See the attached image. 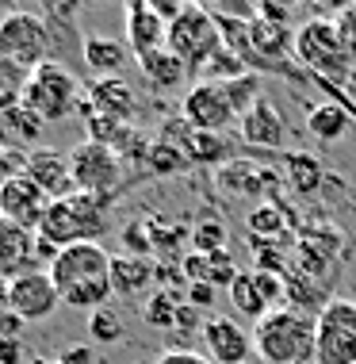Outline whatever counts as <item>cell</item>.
<instances>
[{"label":"cell","mask_w":356,"mask_h":364,"mask_svg":"<svg viewBox=\"0 0 356 364\" xmlns=\"http://www.w3.org/2000/svg\"><path fill=\"white\" fill-rule=\"evenodd\" d=\"M43 131H46V123L38 119L31 107H23V104L0 115V142L12 146V150H23V154L35 150L38 139H43Z\"/></svg>","instance_id":"cell-24"},{"label":"cell","mask_w":356,"mask_h":364,"mask_svg":"<svg viewBox=\"0 0 356 364\" xmlns=\"http://www.w3.org/2000/svg\"><path fill=\"white\" fill-rule=\"evenodd\" d=\"M284 173H288V184H291L299 196H318L322 184H325L322 161H318L314 154H306V150L284 154Z\"/></svg>","instance_id":"cell-26"},{"label":"cell","mask_w":356,"mask_h":364,"mask_svg":"<svg viewBox=\"0 0 356 364\" xmlns=\"http://www.w3.org/2000/svg\"><path fill=\"white\" fill-rule=\"evenodd\" d=\"M341 230L333 223L325 219H314L299 226V234H295V261H299V269L306 280L322 284V288H330L333 280V269H338V253H341Z\"/></svg>","instance_id":"cell-10"},{"label":"cell","mask_w":356,"mask_h":364,"mask_svg":"<svg viewBox=\"0 0 356 364\" xmlns=\"http://www.w3.org/2000/svg\"><path fill=\"white\" fill-rule=\"evenodd\" d=\"M27 364H62V360H50V357H31Z\"/></svg>","instance_id":"cell-48"},{"label":"cell","mask_w":356,"mask_h":364,"mask_svg":"<svg viewBox=\"0 0 356 364\" xmlns=\"http://www.w3.org/2000/svg\"><path fill=\"white\" fill-rule=\"evenodd\" d=\"M0 364H27L23 341H0Z\"/></svg>","instance_id":"cell-46"},{"label":"cell","mask_w":356,"mask_h":364,"mask_svg":"<svg viewBox=\"0 0 356 364\" xmlns=\"http://www.w3.org/2000/svg\"><path fill=\"white\" fill-rule=\"evenodd\" d=\"M138 70H142L146 85H150L153 92H176V88L184 85V77L192 73L180 58L169 50V46H165V50H157V54H150V58H142V62H138Z\"/></svg>","instance_id":"cell-25"},{"label":"cell","mask_w":356,"mask_h":364,"mask_svg":"<svg viewBox=\"0 0 356 364\" xmlns=\"http://www.w3.org/2000/svg\"><path fill=\"white\" fill-rule=\"evenodd\" d=\"M249 73V65L242 62L234 50H215L211 54V62L203 65V81H211V85H226V81H234V77H245Z\"/></svg>","instance_id":"cell-35"},{"label":"cell","mask_w":356,"mask_h":364,"mask_svg":"<svg viewBox=\"0 0 356 364\" xmlns=\"http://www.w3.org/2000/svg\"><path fill=\"white\" fill-rule=\"evenodd\" d=\"M161 142H169L176 146L188 161H195V165H226L234 154V146L222 139V134H211V131H200V127H192L188 119H169L161 127Z\"/></svg>","instance_id":"cell-12"},{"label":"cell","mask_w":356,"mask_h":364,"mask_svg":"<svg viewBox=\"0 0 356 364\" xmlns=\"http://www.w3.org/2000/svg\"><path fill=\"white\" fill-rule=\"evenodd\" d=\"M333 23H338V35H341L345 50H349V54H352V62H356V4H345V8H338Z\"/></svg>","instance_id":"cell-39"},{"label":"cell","mask_w":356,"mask_h":364,"mask_svg":"<svg viewBox=\"0 0 356 364\" xmlns=\"http://www.w3.org/2000/svg\"><path fill=\"white\" fill-rule=\"evenodd\" d=\"M23 173L43 188L50 200H62V196H73V173H69V157L62 150H50V146H35L27 150Z\"/></svg>","instance_id":"cell-19"},{"label":"cell","mask_w":356,"mask_h":364,"mask_svg":"<svg viewBox=\"0 0 356 364\" xmlns=\"http://www.w3.org/2000/svg\"><path fill=\"white\" fill-rule=\"evenodd\" d=\"M184 119L200 131H211V134H222L237 115L230 100H226L222 85H211V81H200L184 92Z\"/></svg>","instance_id":"cell-16"},{"label":"cell","mask_w":356,"mask_h":364,"mask_svg":"<svg viewBox=\"0 0 356 364\" xmlns=\"http://www.w3.org/2000/svg\"><path fill=\"white\" fill-rule=\"evenodd\" d=\"M88 338L100 341V346H115V341L126 338V326H123V314H115L112 307H100L88 314Z\"/></svg>","instance_id":"cell-34"},{"label":"cell","mask_w":356,"mask_h":364,"mask_svg":"<svg viewBox=\"0 0 356 364\" xmlns=\"http://www.w3.org/2000/svg\"><path fill=\"white\" fill-rule=\"evenodd\" d=\"M38 269L35 261V230L0 215V280H16Z\"/></svg>","instance_id":"cell-20"},{"label":"cell","mask_w":356,"mask_h":364,"mask_svg":"<svg viewBox=\"0 0 356 364\" xmlns=\"http://www.w3.org/2000/svg\"><path fill=\"white\" fill-rule=\"evenodd\" d=\"M306 131H311V139L318 142H338L345 131H349V112H345L341 100H325L318 107H311L306 112Z\"/></svg>","instance_id":"cell-27"},{"label":"cell","mask_w":356,"mask_h":364,"mask_svg":"<svg viewBox=\"0 0 356 364\" xmlns=\"http://www.w3.org/2000/svg\"><path fill=\"white\" fill-rule=\"evenodd\" d=\"M203 346H207V360L211 364H249L253 353V333H245L234 318H215L203 322Z\"/></svg>","instance_id":"cell-18"},{"label":"cell","mask_w":356,"mask_h":364,"mask_svg":"<svg viewBox=\"0 0 356 364\" xmlns=\"http://www.w3.org/2000/svg\"><path fill=\"white\" fill-rule=\"evenodd\" d=\"M46 272H50L54 288L62 295V307L92 314L115 295V288H112V253H107L100 242L69 245V250L58 253Z\"/></svg>","instance_id":"cell-1"},{"label":"cell","mask_w":356,"mask_h":364,"mask_svg":"<svg viewBox=\"0 0 356 364\" xmlns=\"http://www.w3.org/2000/svg\"><path fill=\"white\" fill-rule=\"evenodd\" d=\"M150 226V245H153V257L161 264H180L188 253H184V242H192V234L184 226H173V223H161V219H146Z\"/></svg>","instance_id":"cell-28"},{"label":"cell","mask_w":356,"mask_h":364,"mask_svg":"<svg viewBox=\"0 0 356 364\" xmlns=\"http://www.w3.org/2000/svg\"><path fill=\"white\" fill-rule=\"evenodd\" d=\"M62 364H96V353H92V341H77V346L62 349Z\"/></svg>","instance_id":"cell-42"},{"label":"cell","mask_w":356,"mask_h":364,"mask_svg":"<svg viewBox=\"0 0 356 364\" xmlns=\"http://www.w3.org/2000/svg\"><path fill=\"white\" fill-rule=\"evenodd\" d=\"M123 23H126V50L134 54V62H142V58H150V54L169 46V23L150 8V0L126 4Z\"/></svg>","instance_id":"cell-17"},{"label":"cell","mask_w":356,"mask_h":364,"mask_svg":"<svg viewBox=\"0 0 356 364\" xmlns=\"http://www.w3.org/2000/svg\"><path fill=\"white\" fill-rule=\"evenodd\" d=\"M234 280H237V264L230 257V250L207 253V284H211V288H226V291H230Z\"/></svg>","instance_id":"cell-37"},{"label":"cell","mask_w":356,"mask_h":364,"mask_svg":"<svg viewBox=\"0 0 356 364\" xmlns=\"http://www.w3.org/2000/svg\"><path fill=\"white\" fill-rule=\"evenodd\" d=\"M215 291H219V288H211V284H188V288H184V295H188V303H192L195 311L211 307V303H215Z\"/></svg>","instance_id":"cell-43"},{"label":"cell","mask_w":356,"mask_h":364,"mask_svg":"<svg viewBox=\"0 0 356 364\" xmlns=\"http://www.w3.org/2000/svg\"><path fill=\"white\" fill-rule=\"evenodd\" d=\"M314 364H356V299H330L314 314Z\"/></svg>","instance_id":"cell-7"},{"label":"cell","mask_w":356,"mask_h":364,"mask_svg":"<svg viewBox=\"0 0 356 364\" xmlns=\"http://www.w3.org/2000/svg\"><path fill=\"white\" fill-rule=\"evenodd\" d=\"M192 250H195V253L226 250V223H222V219H203V223L192 230Z\"/></svg>","instance_id":"cell-38"},{"label":"cell","mask_w":356,"mask_h":364,"mask_svg":"<svg viewBox=\"0 0 356 364\" xmlns=\"http://www.w3.org/2000/svg\"><path fill=\"white\" fill-rule=\"evenodd\" d=\"M107 230H112V200L73 192V196H62V200H50L43 226L35 234L58 245V250H69V245H81V242H100Z\"/></svg>","instance_id":"cell-2"},{"label":"cell","mask_w":356,"mask_h":364,"mask_svg":"<svg viewBox=\"0 0 356 364\" xmlns=\"http://www.w3.org/2000/svg\"><path fill=\"white\" fill-rule=\"evenodd\" d=\"M237 127H242V142L245 146H253V150H272V154L280 150L284 134H288L280 107H276L272 100H264V96L237 119Z\"/></svg>","instance_id":"cell-21"},{"label":"cell","mask_w":356,"mask_h":364,"mask_svg":"<svg viewBox=\"0 0 356 364\" xmlns=\"http://www.w3.org/2000/svg\"><path fill=\"white\" fill-rule=\"evenodd\" d=\"M23 161H27V154H23V150H12V146L0 142V184L23 173Z\"/></svg>","instance_id":"cell-41"},{"label":"cell","mask_w":356,"mask_h":364,"mask_svg":"<svg viewBox=\"0 0 356 364\" xmlns=\"http://www.w3.org/2000/svg\"><path fill=\"white\" fill-rule=\"evenodd\" d=\"M215 184L230 196H261L264 203H280V176L269 165H257L253 157L237 154L215 169Z\"/></svg>","instance_id":"cell-11"},{"label":"cell","mask_w":356,"mask_h":364,"mask_svg":"<svg viewBox=\"0 0 356 364\" xmlns=\"http://www.w3.org/2000/svg\"><path fill=\"white\" fill-rule=\"evenodd\" d=\"M230 303H234L237 314H245V318H253V322H261L264 314H272V307L264 303V295H261V288H257V280H253V269L237 272V280L230 284Z\"/></svg>","instance_id":"cell-31"},{"label":"cell","mask_w":356,"mask_h":364,"mask_svg":"<svg viewBox=\"0 0 356 364\" xmlns=\"http://www.w3.org/2000/svg\"><path fill=\"white\" fill-rule=\"evenodd\" d=\"M12 311V299H8V280H0V318Z\"/></svg>","instance_id":"cell-47"},{"label":"cell","mask_w":356,"mask_h":364,"mask_svg":"<svg viewBox=\"0 0 356 364\" xmlns=\"http://www.w3.org/2000/svg\"><path fill=\"white\" fill-rule=\"evenodd\" d=\"M253 353L264 364H314V318L295 307H276L253 326Z\"/></svg>","instance_id":"cell-4"},{"label":"cell","mask_w":356,"mask_h":364,"mask_svg":"<svg viewBox=\"0 0 356 364\" xmlns=\"http://www.w3.org/2000/svg\"><path fill=\"white\" fill-rule=\"evenodd\" d=\"M157 284V261L153 257H112V288L115 295H142Z\"/></svg>","instance_id":"cell-23"},{"label":"cell","mask_w":356,"mask_h":364,"mask_svg":"<svg viewBox=\"0 0 356 364\" xmlns=\"http://www.w3.org/2000/svg\"><path fill=\"white\" fill-rule=\"evenodd\" d=\"M8 299H12V311L23 322H43L62 307V295H58L46 269H31L23 277L8 280Z\"/></svg>","instance_id":"cell-13"},{"label":"cell","mask_w":356,"mask_h":364,"mask_svg":"<svg viewBox=\"0 0 356 364\" xmlns=\"http://www.w3.org/2000/svg\"><path fill=\"white\" fill-rule=\"evenodd\" d=\"M184 165H188V157L176 150V146H169V142L157 139V142L150 146V154H146L142 169H146V173H153V176H169V173H180Z\"/></svg>","instance_id":"cell-36"},{"label":"cell","mask_w":356,"mask_h":364,"mask_svg":"<svg viewBox=\"0 0 356 364\" xmlns=\"http://www.w3.org/2000/svg\"><path fill=\"white\" fill-rule=\"evenodd\" d=\"M295 16L291 4H276V0H261L257 4V19H264V23H276V27H288Z\"/></svg>","instance_id":"cell-40"},{"label":"cell","mask_w":356,"mask_h":364,"mask_svg":"<svg viewBox=\"0 0 356 364\" xmlns=\"http://www.w3.org/2000/svg\"><path fill=\"white\" fill-rule=\"evenodd\" d=\"M245 230L253 242H280L288 230V208L284 203H257L245 219Z\"/></svg>","instance_id":"cell-30"},{"label":"cell","mask_w":356,"mask_h":364,"mask_svg":"<svg viewBox=\"0 0 356 364\" xmlns=\"http://www.w3.org/2000/svg\"><path fill=\"white\" fill-rule=\"evenodd\" d=\"M81 115H104L112 123H131L138 115V96L123 77H96L81 96Z\"/></svg>","instance_id":"cell-14"},{"label":"cell","mask_w":356,"mask_h":364,"mask_svg":"<svg viewBox=\"0 0 356 364\" xmlns=\"http://www.w3.org/2000/svg\"><path fill=\"white\" fill-rule=\"evenodd\" d=\"M46 208H50V196L38 188L27 173H19L12 181L0 184V215H4V219L27 226V230H38Z\"/></svg>","instance_id":"cell-15"},{"label":"cell","mask_w":356,"mask_h":364,"mask_svg":"<svg viewBox=\"0 0 356 364\" xmlns=\"http://www.w3.org/2000/svg\"><path fill=\"white\" fill-rule=\"evenodd\" d=\"M81 85L77 77L65 70L62 62H43L38 70L27 77V92H23V107H31L43 123H62L69 112L81 107Z\"/></svg>","instance_id":"cell-5"},{"label":"cell","mask_w":356,"mask_h":364,"mask_svg":"<svg viewBox=\"0 0 356 364\" xmlns=\"http://www.w3.org/2000/svg\"><path fill=\"white\" fill-rule=\"evenodd\" d=\"M50 23L43 12H8L0 19V58L16 62L19 70H38L43 62H50Z\"/></svg>","instance_id":"cell-6"},{"label":"cell","mask_w":356,"mask_h":364,"mask_svg":"<svg viewBox=\"0 0 356 364\" xmlns=\"http://www.w3.org/2000/svg\"><path fill=\"white\" fill-rule=\"evenodd\" d=\"M261 88H264V81H261V73H245V77H234V81H226L222 85V92H226V100H230V107H234V115L242 119L249 107L261 100Z\"/></svg>","instance_id":"cell-32"},{"label":"cell","mask_w":356,"mask_h":364,"mask_svg":"<svg viewBox=\"0 0 356 364\" xmlns=\"http://www.w3.org/2000/svg\"><path fill=\"white\" fill-rule=\"evenodd\" d=\"M295 62H299L306 73H314L318 81H325L330 88H338V92L356 73L352 54L345 50V43L338 35V23L325 19V16H314V19H306L303 27H295Z\"/></svg>","instance_id":"cell-3"},{"label":"cell","mask_w":356,"mask_h":364,"mask_svg":"<svg viewBox=\"0 0 356 364\" xmlns=\"http://www.w3.org/2000/svg\"><path fill=\"white\" fill-rule=\"evenodd\" d=\"M81 54H85V65L96 77H119L123 65L134 58L119 38H104V35H85L81 38Z\"/></svg>","instance_id":"cell-22"},{"label":"cell","mask_w":356,"mask_h":364,"mask_svg":"<svg viewBox=\"0 0 356 364\" xmlns=\"http://www.w3.org/2000/svg\"><path fill=\"white\" fill-rule=\"evenodd\" d=\"M153 364H211L203 357V353H192V349H169V353H161Z\"/></svg>","instance_id":"cell-44"},{"label":"cell","mask_w":356,"mask_h":364,"mask_svg":"<svg viewBox=\"0 0 356 364\" xmlns=\"http://www.w3.org/2000/svg\"><path fill=\"white\" fill-rule=\"evenodd\" d=\"M27 70H19L16 62L0 58V115L12 112V107L23 104V92H27Z\"/></svg>","instance_id":"cell-33"},{"label":"cell","mask_w":356,"mask_h":364,"mask_svg":"<svg viewBox=\"0 0 356 364\" xmlns=\"http://www.w3.org/2000/svg\"><path fill=\"white\" fill-rule=\"evenodd\" d=\"M69 173H73V188L88 196H107L115 200L123 188V161L112 154V146L85 139L81 146L69 150Z\"/></svg>","instance_id":"cell-9"},{"label":"cell","mask_w":356,"mask_h":364,"mask_svg":"<svg viewBox=\"0 0 356 364\" xmlns=\"http://www.w3.org/2000/svg\"><path fill=\"white\" fill-rule=\"evenodd\" d=\"M150 8L165 19V23H173V19H180V12L188 4H184V0H150Z\"/></svg>","instance_id":"cell-45"},{"label":"cell","mask_w":356,"mask_h":364,"mask_svg":"<svg viewBox=\"0 0 356 364\" xmlns=\"http://www.w3.org/2000/svg\"><path fill=\"white\" fill-rule=\"evenodd\" d=\"M169 50L188 70H203L211 62V54L222 50V31H219L215 12H207L203 4H188L180 19L169 23Z\"/></svg>","instance_id":"cell-8"},{"label":"cell","mask_w":356,"mask_h":364,"mask_svg":"<svg viewBox=\"0 0 356 364\" xmlns=\"http://www.w3.org/2000/svg\"><path fill=\"white\" fill-rule=\"evenodd\" d=\"M188 303V295L180 288H157L150 299L142 303V318L150 322L153 330H176V314Z\"/></svg>","instance_id":"cell-29"}]
</instances>
